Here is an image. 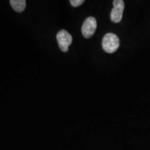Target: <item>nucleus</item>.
Instances as JSON below:
<instances>
[{
  "label": "nucleus",
  "instance_id": "nucleus-1",
  "mask_svg": "<svg viewBox=\"0 0 150 150\" xmlns=\"http://www.w3.org/2000/svg\"><path fill=\"white\" fill-rule=\"evenodd\" d=\"M120 47V39L112 33H108L102 39V47L106 53L112 54L117 50Z\"/></svg>",
  "mask_w": 150,
  "mask_h": 150
},
{
  "label": "nucleus",
  "instance_id": "nucleus-2",
  "mask_svg": "<svg viewBox=\"0 0 150 150\" xmlns=\"http://www.w3.org/2000/svg\"><path fill=\"white\" fill-rule=\"evenodd\" d=\"M58 44L62 52H67L69 50V47L72 42V37L66 30H61L56 35Z\"/></svg>",
  "mask_w": 150,
  "mask_h": 150
},
{
  "label": "nucleus",
  "instance_id": "nucleus-3",
  "mask_svg": "<svg viewBox=\"0 0 150 150\" xmlns=\"http://www.w3.org/2000/svg\"><path fill=\"white\" fill-rule=\"evenodd\" d=\"M97 20L93 17H88L84 21L81 28V32L83 37L90 38L95 33L97 29Z\"/></svg>",
  "mask_w": 150,
  "mask_h": 150
},
{
  "label": "nucleus",
  "instance_id": "nucleus-4",
  "mask_svg": "<svg viewBox=\"0 0 150 150\" xmlns=\"http://www.w3.org/2000/svg\"><path fill=\"white\" fill-rule=\"evenodd\" d=\"M113 8L110 13V20L114 23H118L122 20L123 11L125 9V2L122 0H114Z\"/></svg>",
  "mask_w": 150,
  "mask_h": 150
},
{
  "label": "nucleus",
  "instance_id": "nucleus-5",
  "mask_svg": "<svg viewBox=\"0 0 150 150\" xmlns=\"http://www.w3.org/2000/svg\"><path fill=\"white\" fill-rule=\"evenodd\" d=\"M10 4L13 9L18 13H21L26 8L25 0H11Z\"/></svg>",
  "mask_w": 150,
  "mask_h": 150
},
{
  "label": "nucleus",
  "instance_id": "nucleus-6",
  "mask_svg": "<svg viewBox=\"0 0 150 150\" xmlns=\"http://www.w3.org/2000/svg\"><path fill=\"white\" fill-rule=\"evenodd\" d=\"M70 2L73 7H78L84 2V0H70Z\"/></svg>",
  "mask_w": 150,
  "mask_h": 150
}]
</instances>
